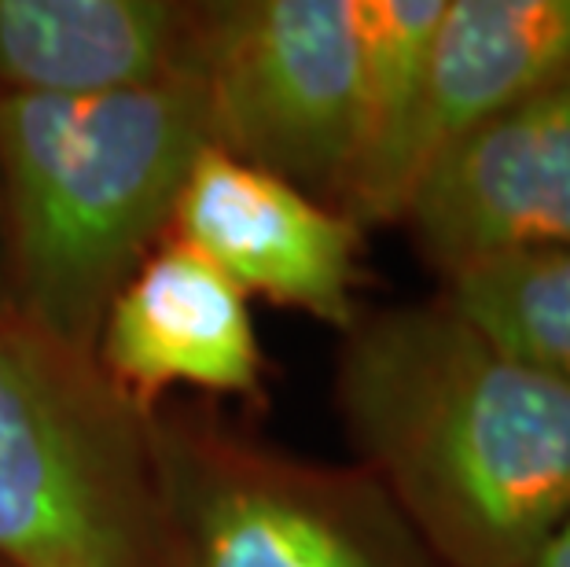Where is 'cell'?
<instances>
[{"instance_id": "cell-7", "label": "cell", "mask_w": 570, "mask_h": 567, "mask_svg": "<svg viewBox=\"0 0 570 567\" xmlns=\"http://www.w3.org/2000/svg\"><path fill=\"white\" fill-rule=\"evenodd\" d=\"M169 236L214 262L247 299L346 332L365 284V228L309 192L206 148L177 196Z\"/></svg>"}, {"instance_id": "cell-2", "label": "cell", "mask_w": 570, "mask_h": 567, "mask_svg": "<svg viewBox=\"0 0 570 567\" xmlns=\"http://www.w3.org/2000/svg\"><path fill=\"white\" fill-rule=\"evenodd\" d=\"M206 144L188 75L100 96L0 92V258L16 317L96 361L107 306L169 236Z\"/></svg>"}, {"instance_id": "cell-5", "label": "cell", "mask_w": 570, "mask_h": 567, "mask_svg": "<svg viewBox=\"0 0 570 567\" xmlns=\"http://www.w3.org/2000/svg\"><path fill=\"white\" fill-rule=\"evenodd\" d=\"M354 0H203L185 75L210 148L335 207L357 118Z\"/></svg>"}, {"instance_id": "cell-8", "label": "cell", "mask_w": 570, "mask_h": 567, "mask_svg": "<svg viewBox=\"0 0 570 567\" xmlns=\"http://www.w3.org/2000/svg\"><path fill=\"white\" fill-rule=\"evenodd\" d=\"M96 369L140 420L174 391L265 402V354L250 299L174 236L107 306Z\"/></svg>"}, {"instance_id": "cell-12", "label": "cell", "mask_w": 570, "mask_h": 567, "mask_svg": "<svg viewBox=\"0 0 570 567\" xmlns=\"http://www.w3.org/2000/svg\"><path fill=\"white\" fill-rule=\"evenodd\" d=\"M460 317L570 388V251L479 262L439 292Z\"/></svg>"}, {"instance_id": "cell-14", "label": "cell", "mask_w": 570, "mask_h": 567, "mask_svg": "<svg viewBox=\"0 0 570 567\" xmlns=\"http://www.w3.org/2000/svg\"><path fill=\"white\" fill-rule=\"evenodd\" d=\"M16 321V310H11V299H8V281H4V258H0V324Z\"/></svg>"}, {"instance_id": "cell-11", "label": "cell", "mask_w": 570, "mask_h": 567, "mask_svg": "<svg viewBox=\"0 0 570 567\" xmlns=\"http://www.w3.org/2000/svg\"><path fill=\"white\" fill-rule=\"evenodd\" d=\"M567 75L570 0H445L431 48L423 170L468 129Z\"/></svg>"}, {"instance_id": "cell-13", "label": "cell", "mask_w": 570, "mask_h": 567, "mask_svg": "<svg viewBox=\"0 0 570 567\" xmlns=\"http://www.w3.org/2000/svg\"><path fill=\"white\" fill-rule=\"evenodd\" d=\"M523 567H570V516L552 530L549 541Z\"/></svg>"}, {"instance_id": "cell-10", "label": "cell", "mask_w": 570, "mask_h": 567, "mask_svg": "<svg viewBox=\"0 0 570 567\" xmlns=\"http://www.w3.org/2000/svg\"><path fill=\"white\" fill-rule=\"evenodd\" d=\"M357 118L335 211L361 228L402 225L423 174L431 48L445 0H354Z\"/></svg>"}, {"instance_id": "cell-6", "label": "cell", "mask_w": 570, "mask_h": 567, "mask_svg": "<svg viewBox=\"0 0 570 567\" xmlns=\"http://www.w3.org/2000/svg\"><path fill=\"white\" fill-rule=\"evenodd\" d=\"M402 225L439 281L493 258L570 251V75L434 155Z\"/></svg>"}, {"instance_id": "cell-9", "label": "cell", "mask_w": 570, "mask_h": 567, "mask_svg": "<svg viewBox=\"0 0 570 567\" xmlns=\"http://www.w3.org/2000/svg\"><path fill=\"white\" fill-rule=\"evenodd\" d=\"M196 4L0 0V92L100 96L185 75Z\"/></svg>"}, {"instance_id": "cell-1", "label": "cell", "mask_w": 570, "mask_h": 567, "mask_svg": "<svg viewBox=\"0 0 570 567\" xmlns=\"http://www.w3.org/2000/svg\"><path fill=\"white\" fill-rule=\"evenodd\" d=\"M335 405L357 465L442 567H523L570 516V388L442 295L357 313Z\"/></svg>"}, {"instance_id": "cell-4", "label": "cell", "mask_w": 570, "mask_h": 567, "mask_svg": "<svg viewBox=\"0 0 570 567\" xmlns=\"http://www.w3.org/2000/svg\"><path fill=\"white\" fill-rule=\"evenodd\" d=\"M0 567H159L144 420L19 317L0 324Z\"/></svg>"}, {"instance_id": "cell-3", "label": "cell", "mask_w": 570, "mask_h": 567, "mask_svg": "<svg viewBox=\"0 0 570 567\" xmlns=\"http://www.w3.org/2000/svg\"><path fill=\"white\" fill-rule=\"evenodd\" d=\"M159 567H442L361 465H321L199 402L144 417Z\"/></svg>"}]
</instances>
